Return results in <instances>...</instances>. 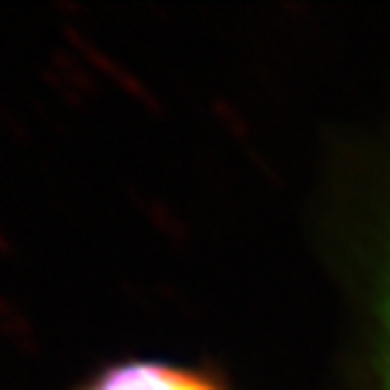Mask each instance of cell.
<instances>
[{
	"label": "cell",
	"mask_w": 390,
	"mask_h": 390,
	"mask_svg": "<svg viewBox=\"0 0 390 390\" xmlns=\"http://www.w3.org/2000/svg\"><path fill=\"white\" fill-rule=\"evenodd\" d=\"M84 390H220L211 379L154 361L119 364Z\"/></svg>",
	"instance_id": "cell-1"
}]
</instances>
